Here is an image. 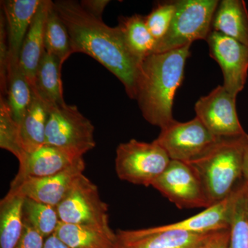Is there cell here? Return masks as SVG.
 Returning <instances> with one entry per match:
<instances>
[{"mask_svg":"<svg viewBox=\"0 0 248 248\" xmlns=\"http://www.w3.org/2000/svg\"><path fill=\"white\" fill-rule=\"evenodd\" d=\"M170 161L156 141L130 140L117 147L115 170L121 180L148 187L164 173Z\"/></svg>","mask_w":248,"mask_h":248,"instance_id":"6","label":"cell"},{"mask_svg":"<svg viewBox=\"0 0 248 248\" xmlns=\"http://www.w3.org/2000/svg\"><path fill=\"white\" fill-rule=\"evenodd\" d=\"M175 11L176 1H159L145 16L147 27L156 44L167 33Z\"/></svg>","mask_w":248,"mask_h":248,"instance_id":"28","label":"cell"},{"mask_svg":"<svg viewBox=\"0 0 248 248\" xmlns=\"http://www.w3.org/2000/svg\"><path fill=\"white\" fill-rule=\"evenodd\" d=\"M94 131V125L76 106H50L45 144L81 157L95 147Z\"/></svg>","mask_w":248,"mask_h":248,"instance_id":"5","label":"cell"},{"mask_svg":"<svg viewBox=\"0 0 248 248\" xmlns=\"http://www.w3.org/2000/svg\"><path fill=\"white\" fill-rule=\"evenodd\" d=\"M228 248H248V217L245 210L241 185L234 190Z\"/></svg>","mask_w":248,"mask_h":248,"instance_id":"26","label":"cell"},{"mask_svg":"<svg viewBox=\"0 0 248 248\" xmlns=\"http://www.w3.org/2000/svg\"><path fill=\"white\" fill-rule=\"evenodd\" d=\"M49 108L50 106L33 90L32 102L19 125V146L24 153H32L45 145Z\"/></svg>","mask_w":248,"mask_h":248,"instance_id":"17","label":"cell"},{"mask_svg":"<svg viewBox=\"0 0 248 248\" xmlns=\"http://www.w3.org/2000/svg\"><path fill=\"white\" fill-rule=\"evenodd\" d=\"M45 51L58 58L62 63L73 54L68 29L53 6L49 8L45 30Z\"/></svg>","mask_w":248,"mask_h":248,"instance_id":"24","label":"cell"},{"mask_svg":"<svg viewBox=\"0 0 248 248\" xmlns=\"http://www.w3.org/2000/svg\"><path fill=\"white\" fill-rule=\"evenodd\" d=\"M4 98L13 118L19 125L32 102L33 90L19 65L9 67Z\"/></svg>","mask_w":248,"mask_h":248,"instance_id":"23","label":"cell"},{"mask_svg":"<svg viewBox=\"0 0 248 248\" xmlns=\"http://www.w3.org/2000/svg\"><path fill=\"white\" fill-rule=\"evenodd\" d=\"M24 199L8 192L0 202V248H16L22 237Z\"/></svg>","mask_w":248,"mask_h":248,"instance_id":"21","label":"cell"},{"mask_svg":"<svg viewBox=\"0 0 248 248\" xmlns=\"http://www.w3.org/2000/svg\"><path fill=\"white\" fill-rule=\"evenodd\" d=\"M117 27L130 53L140 63L155 53L156 42L147 27L144 16L121 17Z\"/></svg>","mask_w":248,"mask_h":248,"instance_id":"20","label":"cell"},{"mask_svg":"<svg viewBox=\"0 0 248 248\" xmlns=\"http://www.w3.org/2000/svg\"><path fill=\"white\" fill-rule=\"evenodd\" d=\"M9 68V50L4 15L0 18V89L1 97H6Z\"/></svg>","mask_w":248,"mask_h":248,"instance_id":"29","label":"cell"},{"mask_svg":"<svg viewBox=\"0 0 248 248\" xmlns=\"http://www.w3.org/2000/svg\"><path fill=\"white\" fill-rule=\"evenodd\" d=\"M212 31L248 46V10L244 0H222L214 15Z\"/></svg>","mask_w":248,"mask_h":248,"instance_id":"18","label":"cell"},{"mask_svg":"<svg viewBox=\"0 0 248 248\" xmlns=\"http://www.w3.org/2000/svg\"><path fill=\"white\" fill-rule=\"evenodd\" d=\"M246 134L218 138L203 154L186 163L198 174L212 205L229 197L242 177Z\"/></svg>","mask_w":248,"mask_h":248,"instance_id":"3","label":"cell"},{"mask_svg":"<svg viewBox=\"0 0 248 248\" xmlns=\"http://www.w3.org/2000/svg\"><path fill=\"white\" fill-rule=\"evenodd\" d=\"M242 177L245 183L248 185V135L246 134L245 139L244 160H243Z\"/></svg>","mask_w":248,"mask_h":248,"instance_id":"34","label":"cell"},{"mask_svg":"<svg viewBox=\"0 0 248 248\" xmlns=\"http://www.w3.org/2000/svg\"><path fill=\"white\" fill-rule=\"evenodd\" d=\"M42 0H5L1 1L6 23L9 50V67L19 65L23 42Z\"/></svg>","mask_w":248,"mask_h":248,"instance_id":"15","label":"cell"},{"mask_svg":"<svg viewBox=\"0 0 248 248\" xmlns=\"http://www.w3.org/2000/svg\"><path fill=\"white\" fill-rule=\"evenodd\" d=\"M51 3L50 0L41 1L19 53V68L32 88L35 86L36 72L45 52V24Z\"/></svg>","mask_w":248,"mask_h":248,"instance_id":"16","label":"cell"},{"mask_svg":"<svg viewBox=\"0 0 248 248\" xmlns=\"http://www.w3.org/2000/svg\"><path fill=\"white\" fill-rule=\"evenodd\" d=\"M53 6L68 29L73 53L94 59L117 77L130 99H136L141 63L130 53L118 27H108L77 1L58 0Z\"/></svg>","mask_w":248,"mask_h":248,"instance_id":"1","label":"cell"},{"mask_svg":"<svg viewBox=\"0 0 248 248\" xmlns=\"http://www.w3.org/2000/svg\"><path fill=\"white\" fill-rule=\"evenodd\" d=\"M23 219L45 239L55 233L60 223L56 207L28 198L24 199Z\"/></svg>","mask_w":248,"mask_h":248,"instance_id":"25","label":"cell"},{"mask_svg":"<svg viewBox=\"0 0 248 248\" xmlns=\"http://www.w3.org/2000/svg\"><path fill=\"white\" fill-rule=\"evenodd\" d=\"M230 228L217 232L208 248H228Z\"/></svg>","mask_w":248,"mask_h":248,"instance_id":"32","label":"cell"},{"mask_svg":"<svg viewBox=\"0 0 248 248\" xmlns=\"http://www.w3.org/2000/svg\"><path fill=\"white\" fill-rule=\"evenodd\" d=\"M118 248H119V246H118Z\"/></svg>","mask_w":248,"mask_h":248,"instance_id":"36","label":"cell"},{"mask_svg":"<svg viewBox=\"0 0 248 248\" xmlns=\"http://www.w3.org/2000/svg\"><path fill=\"white\" fill-rule=\"evenodd\" d=\"M86 168L83 158L76 164L55 175L45 177H27L17 184H11L9 193L16 194L57 207L66 197L73 183Z\"/></svg>","mask_w":248,"mask_h":248,"instance_id":"13","label":"cell"},{"mask_svg":"<svg viewBox=\"0 0 248 248\" xmlns=\"http://www.w3.org/2000/svg\"><path fill=\"white\" fill-rule=\"evenodd\" d=\"M0 147L14 154L18 161L26 153L19 146V124L13 118L4 97H0Z\"/></svg>","mask_w":248,"mask_h":248,"instance_id":"27","label":"cell"},{"mask_svg":"<svg viewBox=\"0 0 248 248\" xmlns=\"http://www.w3.org/2000/svg\"><path fill=\"white\" fill-rule=\"evenodd\" d=\"M60 222L67 224L91 227L109 234L108 208L101 200L97 186L80 174L61 203L56 207Z\"/></svg>","mask_w":248,"mask_h":248,"instance_id":"7","label":"cell"},{"mask_svg":"<svg viewBox=\"0 0 248 248\" xmlns=\"http://www.w3.org/2000/svg\"><path fill=\"white\" fill-rule=\"evenodd\" d=\"M63 63L56 57L45 52L37 71L32 89L49 106L64 104L61 70Z\"/></svg>","mask_w":248,"mask_h":248,"instance_id":"19","label":"cell"},{"mask_svg":"<svg viewBox=\"0 0 248 248\" xmlns=\"http://www.w3.org/2000/svg\"><path fill=\"white\" fill-rule=\"evenodd\" d=\"M83 156L45 144L31 153H25L19 160V167L11 184H17L27 177H45L55 175L76 164Z\"/></svg>","mask_w":248,"mask_h":248,"instance_id":"14","label":"cell"},{"mask_svg":"<svg viewBox=\"0 0 248 248\" xmlns=\"http://www.w3.org/2000/svg\"><path fill=\"white\" fill-rule=\"evenodd\" d=\"M178 208H208L212 203L198 174L190 165L171 160L152 185Z\"/></svg>","mask_w":248,"mask_h":248,"instance_id":"8","label":"cell"},{"mask_svg":"<svg viewBox=\"0 0 248 248\" xmlns=\"http://www.w3.org/2000/svg\"><path fill=\"white\" fill-rule=\"evenodd\" d=\"M24 223V232L16 248H44L45 238L30 225Z\"/></svg>","mask_w":248,"mask_h":248,"instance_id":"30","label":"cell"},{"mask_svg":"<svg viewBox=\"0 0 248 248\" xmlns=\"http://www.w3.org/2000/svg\"><path fill=\"white\" fill-rule=\"evenodd\" d=\"M241 186H242L245 210H246L248 217V185L244 182V184H241Z\"/></svg>","mask_w":248,"mask_h":248,"instance_id":"35","label":"cell"},{"mask_svg":"<svg viewBox=\"0 0 248 248\" xmlns=\"http://www.w3.org/2000/svg\"><path fill=\"white\" fill-rule=\"evenodd\" d=\"M218 232V231H217ZM217 232L196 234L156 227L116 232L120 248H208Z\"/></svg>","mask_w":248,"mask_h":248,"instance_id":"12","label":"cell"},{"mask_svg":"<svg viewBox=\"0 0 248 248\" xmlns=\"http://www.w3.org/2000/svg\"><path fill=\"white\" fill-rule=\"evenodd\" d=\"M211 58L221 67L223 87L234 97L244 90L248 76V46L212 31L206 40Z\"/></svg>","mask_w":248,"mask_h":248,"instance_id":"11","label":"cell"},{"mask_svg":"<svg viewBox=\"0 0 248 248\" xmlns=\"http://www.w3.org/2000/svg\"><path fill=\"white\" fill-rule=\"evenodd\" d=\"M218 0H177L175 14L167 33L156 44L155 53H164L206 41L212 31Z\"/></svg>","mask_w":248,"mask_h":248,"instance_id":"4","label":"cell"},{"mask_svg":"<svg viewBox=\"0 0 248 248\" xmlns=\"http://www.w3.org/2000/svg\"><path fill=\"white\" fill-rule=\"evenodd\" d=\"M44 248H70L66 244L59 239L55 234L45 240Z\"/></svg>","mask_w":248,"mask_h":248,"instance_id":"33","label":"cell"},{"mask_svg":"<svg viewBox=\"0 0 248 248\" xmlns=\"http://www.w3.org/2000/svg\"><path fill=\"white\" fill-rule=\"evenodd\" d=\"M218 139L195 117L186 122L174 120L161 129L155 141L171 160L188 163L203 154Z\"/></svg>","mask_w":248,"mask_h":248,"instance_id":"9","label":"cell"},{"mask_svg":"<svg viewBox=\"0 0 248 248\" xmlns=\"http://www.w3.org/2000/svg\"><path fill=\"white\" fill-rule=\"evenodd\" d=\"M191 45L155 53L141 62L136 100L145 120L162 129L174 122V96L184 77Z\"/></svg>","mask_w":248,"mask_h":248,"instance_id":"2","label":"cell"},{"mask_svg":"<svg viewBox=\"0 0 248 248\" xmlns=\"http://www.w3.org/2000/svg\"><path fill=\"white\" fill-rule=\"evenodd\" d=\"M70 248H118L117 234L60 222L54 233Z\"/></svg>","mask_w":248,"mask_h":248,"instance_id":"22","label":"cell"},{"mask_svg":"<svg viewBox=\"0 0 248 248\" xmlns=\"http://www.w3.org/2000/svg\"><path fill=\"white\" fill-rule=\"evenodd\" d=\"M109 2L108 0H82L79 4L89 14L102 19L103 13Z\"/></svg>","mask_w":248,"mask_h":248,"instance_id":"31","label":"cell"},{"mask_svg":"<svg viewBox=\"0 0 248 248\" xmlns=\"http://www.w3.org/2000/svg\"><path fill=\"white\" fill-rule=\"evenodd\" d=\"M236 99L223 86H218L196 102V117L217 138L244 135L246 133L239 122Z\"/></svg>","mask_w":248,"mask_h":248,"instance_id":"10","label":"cell"}]
</instances>
